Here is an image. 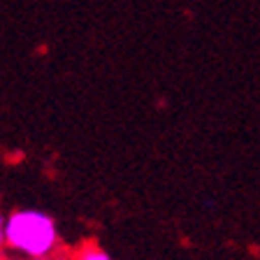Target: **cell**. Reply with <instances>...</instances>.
<instances>
[{
    "mask_svg": "<svg viewBox=\"0 0 260 260\" xmlns=\"http://www.w3.org/2000/svg\"><path fill=\"white\" fill-rule=\"evenodd\" d=\"M58 225L40 209H16L7 216L5 244L26 258H47L58 249Z\"/></svg>",
    "mask_w": 260,
    "mask_h": 260,
    "instance_id": "6da1fadb",
    "label": "cell"
},
{
    "mask_svg": "<svg viewBox=\"0 0 260 260\" xmlns=\"http://www.w3.org/2000/svg\"><path fill=\"white\" fill-rule=\"evenodd\" d=\"M72 260H112V255L100 249L98 244L88 242V244H84V246H79V251L75 253Z\"/></svg>",
    "mask_w": 260,
    "mask_h": 260,
    "instance_id": "7a4b0ae2",
    "label": "cell"
},
{
    "mask_svg": "<svg viewBox=\"0 0 260 260\" xmlns=\"http://www.w3.org/2000/svg\"><path fill=\"white\" fill-rule=\"evenodd\" d=\"M5 223H7V216L3 214V211H0V228H5Z\"/></svg>",
    "mask_w": 260,
    "mask_h": 260,
    "instance_id": "3957f363",
    "label": "cell"
},
{
    "mask_svg": "<svg viewBox=\"0 0 260 260\" xmlns=\"http://www.w3.org/2000/svg\"><path fill=\"white\" fill-rule=\"evenodd\" d=\"M5 244V228H0V246Z\"/></svg>",
    "mask_w": 260,
    "mask_h": 260,
    "instance_id": "277c9868",
    "label": "cell"
},
{
    "mask_svg": "<svg viewBox=\"0 0 260 260\" xmlns=\"http://www.w3.org/2000/svg\"><path fill=\"white\" fill-rule=\"evenodd\" d=\"M35 260H58V258H54V255H47V258H35Z\"/></svg>",
    "mask_w": 260,
    "mask_h": 260,
    "instance_id": "5b68a950",
    "label": "cell"
}]
</instances>
